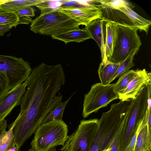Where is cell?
I'll list each match as a JSON object with an SVG mask.
<instances>
[{
	"label": "cell",
	"mask_w": 151,
	"mask_h": 151,
	"mask_svg": "<svg viewBox=\"0 0 151 151\" xmlns=\"http://www.w3.org/2000/svg\"><path fill=\"white\" fill-rule=\"evenodd\" d=\"M65 78L60 64L50 65L42 63L32 70L18 104L20 113L13 129L14 144L19 151L46 116L62 102V96L56 95L65 84Z\"/></svg>",
	"instance_id": "obj_1"
},
{
	"label": "cell",
	"mask_w": 151,
	"mask_h": 151,
	"mask_svg": "<svg viewBox=\"0 0 151 151\" xmlns=\"http://www.w3.org/2000/svg\"><path fill=\"white\" fill-rule=\"evenodd\" d=\"M128 107L119 102L112 104L108 111L102 113L98 130L90 151H102L108 148L123 124Z\"/></svg>",
	"instance_id": "obj_2"
},
{
	"label": "cell",
	"mask_w": 151,
	"mask_h": 151,
	"mask_svg": "<svg viewBox=\"0 0 151 151\" xmlns=\"http://www.w3.org/2000/svg\"><path fill=\"white\" fill-rule=\"evenodd\" d=\"M138 30L134 26L115 22V38L109 61L120 63L137 53L142 44Z\"/></svg>",
	"instance_id": "obj_3"
},
{
	"label": "cell",
	"mask_w": 151,
	"mask_h": 151,
	"mask_svg": "<svg viewBox=\"0 0 151 151\" xmlns=\"http://www.w3.org/2000/svg\"><path fill=\"white\" fill-rule=\"evenodd\" d=\"M147 86L144 87L137 97L132 99L119 135V147L123 151L128 145L148 109Z\"/></svg>",
	"instance_id": "obj_4"
},
{
	"label": "cell",
	"mask_w": 151,
	"mask_h": 151,
	"mask_svg": "<svg viewBox=\"0 0 151 151\" xmlns=\"http://www.w3.org/2000/svg\"><path fill=\"white\" fill-rule=\"evenodd\" d=\"M68 126L63 120H53L41 124L34 133L31 143L36 151H48L63 146L68 138Z\"/></svg>",
	"instance_id": "obj_5"
},
{
	"label": "cell",
	"mask_w": 151,
	"mask_h": 151,
	"mask_svg": "<svg viewBox=\"0 0 151 151\" xmlns=\"http://www.w3.org/2000/svg\"><path fill=\"white\" fill-rule=\"evenodd\" d=\"M80 25L58 10L36 17L30 29L36 34L51 36L79 29Z\"/></svg>",
	"instance_id": "obj_6"
},
{
	"label": "cell",
	"mask_w": 151,
	"mask_h": 151,
	"mask_svg": "<svg viewBox=\"0 0 151 151\" xmlns=\"http://www.w3.org/2000/svg\"><path fill=\"white\" fill-rule=\"evenodd\" d=\"M99 126V119L82 120L74 132L68 136L61 151H90Z\"/></svg>",
	"instance_id": "obj_7"
},
{
	"label": "cell",
	"mask_w": 151,
	"mask_h": 151,
	"mask_svg": "<svg viewBox=\"0 0 151 151\" xmlns=\"http://www.w3.org/2000/svg\"><path fill=\"white\" fill-rule=\"evenodd\" d=\"M32 70L30 63L22 58L0 54V71L6 76L8 91L26 81Z\"/></svg>",
	"instance_id": "obj_8"
},
{
	"label": "cell",
	"mask_w": 151,
	"mask_h": 151,
	"mask_svg": "<svg viewBox=\"0 0 151 151\" xmlns=\"http://www.w3.org/2000/svg\"><path fill=\"white\" fill-rule=\"evenodd\" d=\"M114 84L103 85L98 83L91 86L89 92L84 96L82 114L84 118L119 99L118 96L113 90Z\"/></svg>",
	"instance_id": "obj_9"
},
{
	"label": "cell",
	"mask_w": 151,
	"mask_h": 151,
	"mask_svg": "<svg viewBox=\"0 0 151 151\" xmlns=\"http://www.w3.org/2000/svg\"><path fill=\"white\" fill-rule=\"evenodd\" d=\"M59 10L80 25L87 26L93 21L103 19L102 13L98 5L87 8H63Z\"/></svg>",
	"instance_id": "obj_10"
},
{
	"label": "cell",
	"mask_w": 151,
	"mask_h": 151,
	"mask_svg": "<svg viewBox=\"0 0 151 151\" xmlns=\"http://www.w3.org/2000/svg\"><path fill=\"white\" fill-rule=\"evenodd\" d=\"M106 5L122 12L129 19L138 30L144 31L146 35L147 34L151 25V21L143 18L133 11L129 3L123 0H110Z\"/></svg>",
	"instance_id": "obj_11"
},
{
	"label": "cell",
	"mask_w": 151,
	"mask_h": 151,
	"mask_svg": "<svg viewBox=\"0 0 151 151\" xmlns=\"http://www.w3.org/2000/svg\"><path fill=\"white\" fill-rule=\"evenodd\" d=\"M27 83L10 89L0 96V120L5 119L14 108L18 105L26 90Z\"/></svg>",
	"instance_id": "obj_12"
},
{
	"label": "cell",
	"mask_w": 151,
	"mask_h": 151,
	"mask_svg": "<svg viewBox=\"0 0 151 151\" xmlns=\"http://www.w3.org/2000/svg\"><path fill=\"white\" fill-rule=\"evenodd\" d=\"M151 84V74L145 69L139 70L137 76L129 83L124 92L118 96L122 101L135 99L145 86Z\"/></svg>",
	"instance_id": "obj_13"
},
{
	"label": "cell",
	"mask_w": 151,
	"mask_h": 151,
	"mask_svg": "<svg viewBox=\"0 0 151 151\" xmlns=\"http://www.w3.org/2000/svg\"><path fill=\"white\" fill-rule=\"evenodd\" d=\"M104 23L103 19H97L84 28L90 33L91 39L98 45L101 52L102 60L107 58L105 52V30L104 31Z\"/></svg>",
	"instance_id": "obj_14"
},
{
	"label": "cell",
	"mask_w": 151,
	"mask_h": 151,
	"mask_svg": "<svg viewBox=\"0 0 151 151\" xmlns=\"http://www.w3.org/2000/svg\"><path fill=\"white\" fill-rule=\"evenodd\" d=\"M119 63L110 62L107 58L102 60L98 70L101 83L107 85L112 82V78L118 69Z\"/></svg>",
	"instance_id": "obj_15"
},
{
	"label": "cell",
	"mask_w": 151,
	"mask_h": 151,
	"mask_svg": "<svg viewBox=\"0 0 151 151\" xmlns=\"http://www.w3.org/2000/svg\"><path fill=\"white\" fill-rule=\"evenodd\" d=\"M51 37L53 39L63 41L65 44L71 42L80 43L91 38L89 32L84 28L72 30Z\"/></svg>",
	"instance_id": "obj_16"
},
{
	"label": "cell",
	"mask_w": 151,
	"mask_h": 151,
	"mask_svg": "<svg viewBox=\"0 0 151 151\" xmlns=\"http://www.w3.org/2000/svg\"><path fill=\"white\" fill-rule=\"evenodd\" d=\"M103 20L105 22V55L108 59L112 53L115 38V22L106 19Z\"/></svg>",
	"instance_id": "obj_17"
},
{
	"label": "cell",
	"mask_w": 151,
	"mask_h": 151,
	"mask_svg": "<svg viewBox=\"0 0 151 151\" xmlns=\"http://www.w3.org/2000/svg\"><path fill=\"white\" fill-rule=\"evenodd\" d=\"M139 70H130L119 78L114 83V92L118 96L122 94L126 89L129 83L137 76Z\"/></svg>",
	"instance_id": "obj_18"
},
{
	"label": "cell",
	"mask_w": 151,
	"mask_h": 151,
	"mask_svg": "<svg viewBox=\"0 0 151 151\" xmlns=\"http://www.w3.org/2000/svg\"><path fill=\"white\" fill-rule=\"evenodd\" d=\"M40 0H4L1 8L14 11L24 7L36 6Z\"/></svg>",
	"instance_id": "obj_19"
},
{
	"label": "cell",
	"mask_w": 151,
	"mask_h": 151,
	"mask_svg": "<svg viewBox=\"0 0 151 151\" xmlns=\"http://www.w3.org/2000/svg\"><path fill=\"white\" fill-rule=\"evenodd\" d=\"M15 120L11 125L8 131H4L0 135V151H6L13 146L14 138L13 129Z\"/></svg>",
	"instance_id": "obj_20"
},
{
	"label": "cell",
	"mask_w": 151,
	"mask_h": 151,
	"mask_svg": "<svg viewBox=\"0 0 151 151\" xmlns=\"http://www.w3.org/2000/svg\"><path fill=\"white\" fill-rule=\"evenodd\" d=\"M19 20L18 17L14 11L0 8V26L10 25L15 28Z\"/></svg>",
	"instance_id": "obj_21"
},
{
	"label": "cell",
	"mask_w": 151,
	"mask_h": 151,
	"mask_svg": "<svg viewBox=\"0 0 151 151\" xmlns=\"http://www.w3.org/2000/svg\"><path fill=\"white\" fill-rule=\"evenodd\" d=\"M65 1L42 0L35 6L40 10V15H43L58 10Z\"/></svg>",
	"instance_id": "obj_22"
},
{
	"label": "cell",
	"mask_w": 151,
	"mask_h": 151,
	"mask_svg": "<svg viewBox=\"0 0 151 151\" xmlns=\"http://www.w3.org/2000/svg\"><path fill=\"white\" fill-rule=\"evenodd\" d=\"M75 92L73 93L67 100L62 102L53 111L49 113L45 118L41 124L53 120H62L65 107Z\"/></svg>",
	"instance_id": "obj_23"
},
{
	"label": "cell",
	"mask_w": 151,
	"mask_h": 151,
	"mask_svg": "<svg viewBox=\"0 0 151 151\" xmlns=\"http://www.w3.org/2000/svg\"><path fill=\"white\" fill-rule=\"evenodd\" d=\"M147 123L141 129L137 136L134 147L132 151H148L147 137Z\"/></svg>",
	"instance_id": "obj_24"
},
{
	"label": "cell",
	"mask_w": 151,
	"mask_h": 151,
	"mask_svg": "<svg viewBox=\"0 0 151 151\" xmlns=\"http://www.w3.org/2000/svg\"><path fill=\"white\" fill-rule=\"evenodd\" d=\"M134 56L129 57L119 63V67L112 79V82L115 79L119 78L127 72L134 65L133 62Z\"/></svg>",
	"instance_id": "obj_25"
},
{
	"label": "cell",
	"mask_w": 151,
	"mask_h": 151,
	"mask_svg": "<svg viewBox=\"0 0 151 151\" xmlns=\"http://www.w3.org/2000/svg\"><path fill=\"white\" fill-rule=\"evenodd\" d=\"M94 0L72 1L66 0L62 4L60 7L63 8H87L96 6Z\"/></svg>",
	"instance_id": "obj_26"
},
{
	"label": "cell",
	"mask_w": 151,
	"mask_h": 151,
	"mask_svg": "<svg viewBox=\"0 0 151 151\" xmlns=\"http://www.w3.org/2000/svg\"><path fill=\"white\" fill-rule=\"evenodd\" d=\"M148 111V110L147 109L144 117L139 124L136 132L133 136L130 142L123 151H132L133 150L139 133L143 127L147 123Z\"/></svg>",
	"instance_id": "obj_27"
},
{
	"label": "cell",
	"mask_w": 151,
	"mask_h": 151,
	"mask_svg": "<svg viewBox=\"0 0 151 151\" xmlns=\"http://www.w3.org/2000/svg\"><path fill=\"white\" fill-rule=\"evenodd\" d=\"M35 9L32 6L24 7L14 10L18 17L19 19L23 17H34L35 16Z\"/></svg>",
	"instance_id": "obj_28"
},
{
	"label": "cell",
	"mask_w": 151,
	"mask_h": 151,
	"mask_svg": "<svg viewBox=\"0 0 151 151\" xmlns=\"http://www.w3.org/2000/svg\"><path fill=\"white\" fill-rule=\"evenodd\" d=\"M8 82L6 75L0 71V96L8 91Z\"/></svg>",
	"instance_id": "obj_29"
},
{
	"label": "cell",
	"mask_w": 151,
	"mask_h": 151,
	"mask_svg": "<svg viewBox=\"0 0 151 151\" xmlns=\"http://www.w3.org/2000/svg\"><path fill=\"white\" fill-rule=\"evenodd\" d=\"M123 125V124L119 129L112 141L109 146L110 150L109 151H120L119 147V138L120 132Z\"/></svg>",
	"instance_id": "obj_30"
},
{
	"label": "cell",
	"mask_w": 151,
	"mask_h": 151,
	"mask_svg": "<svg viewBox=\"0 0 151 151\" xmlns=\"http://www.w3.org/2000/svg\"><path fill=\"white\" fill-rule=\"evenodd\" d=\"M13 27L10 25L0 26V36H3L6 32L9 31Z\"/></svg>",
	"instance_id": "obj_31"
},
{
	"label": "cell",
	"mask_w": 151,
	"mask_h": 151,
	"mask_svg": "<svg viewBox=\"0 0 151 151\" xmlns=\"http://www.w3.org/2000/svg\"><path fill=\"white\" fill-rule=\"evenodd\" d=\"M33 21L32 18L29 17H25L19 18L18 24H29L31 23Z\"/></svg>",
	"instance_id": "obj_32"
},
{
	"label": "cell",
	"mask_w": 151,
	"mask_h": 151,
	"mask_svg": "<svg viewBox=\"0 0 151 151\" xmlns=\"http://www.w3.org/2000/svg\"><path fill=\"white\" fill-rule=\"evenodd\" d=\"M147 126L148 133L151 134V108L148 109Z\"/></svg>",
	"instance_id": "obj_33"
},
{
	"label": "cell",
	"mask_w": 151,
	"mask_h": 151,
	"mask_svg": "<svg viewBox=\"0 0 151 151\" xmlns=\"http://www.w3.org/2000/svg\"><path fill=\"white\" fill-rule=\"evenodd\" d=\"M7 122L6 120H0V135L4 131L6 130L7 126Z\"/></svg>",
	"instance_id": "obj_34"
},
{
	"label": "cell",
	"mask_w": 151,
	"mask_h": 151,
	"mask_svg": "<svg viewBox=\"0 0 151 151\" xmlns=\"http://www.w3.org/2000/svg\"><path fill=\"white\" fill-rule=\"evenodd\" d=\"M6 151H18L17 147L14 144L13 146Z\"/></svg>",
	"instance_id": "obj_35"
},
{
	"label": "cell",
	"mask_w": 151,
	"mask_h": 151,
	"mask_svg": "<svg viewBox=\"0 0 151 151\" xmlns=\"http://www.w3.org/2000/svg\"><path fill=\"white\" fill-rule=\"evenodd\" d=\"M28 151H36L34 149L31 148L29 149ZM48 151H56V150L55 149V147H54L53 148L50 150Z\"/></svg>",
	"instance_id": "obj_36"
},
{
	"label": "cell",
	"mask_w": 151,
	"mask_h": 151,
	"mask_svg": "<svg viewBox=\"0 0 151 151\" xmlns=\"http://www.w3.org/2000/svg\"><path fill=\"white\" fill-rule=\"evenodd\" d=\"M110 150V148L109 147L108 148L105 149L102 151H109V150Z\"/></svg>",
	"instance_id": "obj_37"
},
{
	"label": "cell",
	"mask_w": 151,
	"mask_h": 151,
	"mask_svg": "<svg viewBox=\"0 0 151 151\" xmlns=\"http://www.w3.org/2000/svg\"><path fill=\"white\" fill-rule=\"evenodd\" d=\"M3 1L4 0H0V8H1V5Z\"/></svg>",
	"instance_id": "obj_38"
}]
</instances>
